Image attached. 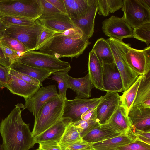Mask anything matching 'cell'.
Returning a JSON list of instances; mask_svg holds the SVG:
<instances>
[{"instance_id": "1", "label": "cell", "mask_w": 150, "mask_h": 150, "mask_svg": "<svg viewBox=\"0 0 150 150\" xmlns=\"http://www.w3.org/2000/svg\"><path fill=\"white\" fill-rule=\"evenodd\" d=\"M20 104H17L0 124V133L4 150H29L36 144L28 125L21 116Z\"/></svg>"}, {"instance_id": "25", "label": "cell", "mask_w": 150, "mask_h": 150, "mask_svg": "<svg viewBox=\"0 0 150 150\" xmlns=\"http://www.w3.org/2000/svg\"><path fill=\"white\" fill-rule=\"evenodd\" d=\"M67 14L71 19H78L88 10L90 0H63Z\"/></svg>"}, {"instance_id": "32", "label": "cell", "mask_w": 150, "mask_h": 150, "mask_svg": "<svg viewBox=\"0 0 150 150\" xmlns=\"http://www.w3.org/2000/svg\"><path fill=\"white\" fill-rule=\"evenodd\" d=\"M1 18L5 27L11 25L32 26L37 24L38 23V19L35 20L16 16H5Z\"/></svg>"}, {"instance_id": "37", "label": "cell", "mask_w": 150, "mask_h": 150, "mask_svg": "<svg viewBox=\"0 0 150 150\" xmlns=\"http://www.w3.org/2000/svg\"><path fill=\"white\" fill-rule=\"evenodd\" d=\"M62 150H93L91 144L83 140L59 145Z\"/></svg>"}, {"instance_id": "11", "label": "cell", "mask_w": 150, "mask_h": 150, "mask_svg": "<svg viewBox=\"0 0 150 150\" xmlns=\"http://www.w3.org/2000/svg\"><path fill=\"white\" fill-rule=\"evenodd\" d=\"M125 59L130 68L138 76L146 74L150 72V46L143 50L130 47Z\"/></svg>"}, {"instance_id": "8", "label": "cell", "mask_w": 150, "mask_h": 150, "mask_svg": "<svg viewBox=\"0 0 150 150\" xmlns=\"http://www.w3.org/2000/svg\"><path fill=\"white\" fill-rule=\"evenodd\" d=\"M42 27L43 26L38 20L37 24L34 25H11L6 26L0 34L17 39L25 46L29 51H34L35 50Z\"/></svg>"}, {"instance_id": "53", "label": "cell", "mask_w": 150, "mask_h": 150, "mask_svg": "<svg viewBox=\"0 0 150 150\" xmlns=\"http://www.w3.org/2000/svg\"><path fill=\"white\" fill-rule=\"evenodd\" d=\"M5 15L0 11V17H3Z\"/></svg>"}, {"instance_id": "27", "label": "cell", "mask_w": 150, "mask_h": 150, "mask_svg": "<svg viewBox=\"0 0 150 150\" xmlns=\"http://www.w3.org/2000/svg\"><path fill=\"white\" fill-rule=\"evenodd\" d=\"M122 134L103 127L100 125L86 134L82 139L83 141L91 144L103 141Z\"/></svg>"}, {"instance_id": "15", "label": "cell", "mask_w": 150, "mask_h": 150, "mask_svg": "<svg viewBox=\"0 0 150 150\" xmlns=\"http://www.w3.org/2000/svg\"><path fill=\"white\" fill-rule=\"evenodd\" d=\"M98 11L97 0H90L88 10L84 15L78 19H71L74 26L82 32L83 38L89 39L92 36Z\"/></svg>"}, {"instance_id": "31", "label": "cell", "mask_w": 150, "mask_h": 150, "mask_svg": "<svg viewBox=\"0 0 150 150\" xmlns=\"http://www.w3.org/2000/svg\"><path fill=\"white\" fill-rule=\"evenodd\" d=\"M82 140L78 129L70 122L67 125L58 144L60 145Z\"/></svg>"}, {"instance_id": "13", "label": "cell", "mask_w": 150, "mask_h": 150, "mask_svg": "<svg viewBox=\"0 0 150 150\" xmlns=\"http://www.w3.org/2000/svg\"><path fill=\"white\" fill-rule=\"evenodd\" d=\"M120 104V96L116 92L107 91L95 108L97 122L106 123Z\"/></svg>"}, {"instance_id": "52", "label": "cell", "mask_w": 150, "mask_h": 150, "mask_svg": "<svg viewBox=\"0 0 150 150\" xmlns=\"http://www.w3.org/2000/svg\"><path fill=\"white\" fill-rule=\"evenodd\" d=\"M0 150H4L2 144L0 145Z\"/></svg>"}, {"instance_id": "51", "label": "cell", "mask_w": 150, "mask_h": 150, "mask_svg": "<svg viewBox=\"0 0 150 150\" xmlns=\"http://www.w3.org/2000/svg\"><path fill=\"white\" fill-rule=\"evenodd\" d=\"M1 17H0V34L1 33L5 27L1 19Z\"/></svg>"}, {"instance_id": "38", "label": "cell", "mask_w": 150, "mask_h": 150, "mask_svg": "<svg viewBox=\"0 0 150 150\" xmlns=\"http://www.w3.org/2000/svg\"><path fill=\"white\" fill-rule=\"evenodd\" d=\"M37 0L41 11V16H48L62 13L47 0Z\"/></svg>"}, {"instance_id": "17", "label": "cell", "mask_w": 150, "mask_h": 150, "mask_svg": "<svg viewBox=\"0 0 150 150\" xmlns=\"http://www.w3.org/2000/svg\"><path fill=\"white\" fill-rule=\"evenodd\" d=\"M38 19L43 26L58 33L77 28L67 15L63 13L48 16H41Z\"/></svg>"}, {"instance_id": "47", "label": "cell", "mask_w": 150, "mask_h": 150, "mask_svg": "<svg viewBox=\"0 0 150 150\" xmlns=\"http://www.w3.org/2000/svg\"><path fill=\"white\" fill-rule=\"evenodd\" d=\"M109 13H112L122 7L123 0H108Z\"/></svg>"}, {"instance_id": "44", "label": "cell", "mask_w": 150, "mask_h": 150, "mask_svg": "<svg viewBox=\"0 0 150 150\" xmlns=\"http://www.w3.org/2000/svg\"><path fill=\"white\" fill-rule=\"evenodd\" d=\"M98 14L100 15L106 16L109 13L108 0H97Z\"/></svg>"}, {"instance_id": "19", "label": "cell", "mask_w": 150, "mask_h": 150, "mask_svg": "<svg viewBox=\"0 0 150 150\" xmlns=\"http://www.w3.org/2000/svg\"><path fill=\"white\" fill-rule=\"evenodd\" d=\"M102 127L112 131L126 133L131 127V125L126 111L120 105L108 121Z\"/></svg>"}, {"instance_id": "49", "label": "cell", "mask_w": 150, "mask_h": 150, "mask_svg": "<svg viewBox=\"0 0 150 150\" xmlns=\"http://www.w3.org/2000/svg\"><path fill=\"white\" fill-rule=\"evenodd\" d=\"M47 0L53 5L61 13L67 14L65 6L63 0Z\"/></svg>"}, {"instance_id": "18", "label": "cell", "mask_w": 150, "mask_h": 150, "mask_svg": "<svg viewBox=\"0 0 150 150\" xmlns=\"http://www.w3.org/2000/svg\"><path fill=\"white\" fill-rule=\"evenodd\" d=\"M41 87L27 82L9 73L6 88L13 94L25 99L31 96Z\"/></svg>"}, {"instance_id": "48", "label": "cell", "mask_w": 150, "mask_h": 150, "mask_svg": "<svg viewBox=\"0 0 150 150\" xmlns=\"http://www.w3.org/2000/svg\"><path fill=\"white\" fill-rule=\"evenodd\" d=\"M81 120L84 121L93 120L97 121L95 108L90 109L85 112L82 115Z\"/></svg>"}, {"instance_id": "43", "label": "cell", "mask_w": 150, "mask_h": 150, "mask_svg": "<svg viewBox=\"0 0 150 150\" xmlns=\"http://www.w3.org/2000/svg\"><path fill=\"white\" fill-rule=\"evenodd\" d=\"M39 148L43 150H62L58 143L54 141L40 142Z\"/></svg>"}, {"instance_id": "9", "label": "cell", "mask_w": 150, "mask_h": 150, "mask_svg": "<svg viewBox=\"0 0 150 150\" xmlns=\"http://www.w3.org/2000/svg\"><path fill=\"white\" fill-rule=\"evenodd\" d=\"M102 96L91 99L75 98L64 100L62 118H69L71 122H75L81 119L82 115L91 108H96Z\"/></svg>"}, {"instance_id": "28", "label": "cell", "mask_w": 150, "mask_h": 150, "mask_svg": "<svg viewBox=\"0 0 150 150\" xmlns=\"http://www.w3.org/2000/svg\"><path fill=\"white\" fill-rule=\"evenodd\" d=\"M133 141L126 133H122L117 136L91 144L94 150H114Z\"/></svg>"}, {"instance_id": "12", "label": "cell", "mask_w": 150, "mask_h": 150, "mask_svg": "<svg viewBox=\"0 0 150 150\" xmlns=\"http://www.w3.org/2000/svg\"><path fill=\"white\" fill-rule=\"evenodd\" d=\"M102 29L105 35L110 38L122 40L133 38V29L122 17L112 16L103 22Z\"/></svg>"}, {"instance_id": "39", "label": "cell", "mask_w": 150, "mask_h": 150, "mask_svg": "<svg viewBox=\"0 0 150 150\" xmlns=\"http://www.w3.org/2000/svg\"><path fill=\"white\" fill-rule=\"evenodd\" d=\"M114 150H150V145L140 141L135 140Z\"/></svg>"}, {"instance_id": "35", "label": "cell", "mask_w": 150, "mask_h": 150, "mask_svg": "<svg viewBox=\"0 0 150 150\" xmlns=\"http://www.w3.org/2000/svg\"><path fill=\"white\" fill-rule=\"evenodd\" d=\"M72 123L78 128L82 138L92 130L100 125L96 120H93L84 121L80 120L78 122Z\"/></svg>"}, {"instance_id": "45", "label": "cell", "mask_w": 150, "mask_h": 150, "mask_svg": "<svg viewBox=\"0 0 150 150\" xmlns=\"http://www.w3.org/2000/svg\"><path fill=\"white\" fill-rule=\"evenodd\" d=\"M8 76V68L0 65V88H6Z\"/></svg>"}, {"instance_id": "16", "label": "cell", "mask_w": 150, "mask_h": 150, "mask_svg": "<svg viewBox=\"0 0 150 150\" xmlns=\"http://www.w3.org/2000/svg\"><path fill=\"white\" fill-rule=\"evenodd\" d=\"M127 116L131 127L150 132V108L142 105H136L130 109Z\"/></svg>"}, {"instance_id": "7", "label": "cell", "mask_w": 150, "mask_h": 150, "mask_svg": "<svg viewBox=\"0 0 150 150\" xmlns=\"http://www.w3.org/2000/svg\"><path fill=\"white\" fill-rule=\"evenodd\" d=\"M122 17L132 28L150 22V0H123Z\"/></svg>"}, {"instance_id": "54", "label": "cell", "mask_w": 150, "mask_h": 150, "mask_svg": "<svg viewBox=\"0 0 150 150\" xmlns=\"http://www.w3.org/2000/svg\"><path fill=\"white\" fill-rule=\"evenodd\" d=\"M43 150L41 149H40L39 148H38L35 150Z\"/></svg>"}, {"instance_id": "2", "label": "cell", "mask_w": 150, "mask_h": 150, "mask_svg": "<svg viewBox=\"0 0 150 150\" xmlns=\"http://www.w3.org/2000/svg\"><path fill=\"white\" fill-rule=\"evenodd\" d=\"M90 44L89 39L83 37L74 39L60 34H55L37 50L59 59L62 57L77 58Z\"/></svg>"}, {"instance_id": "55", "label": "cell", "mask_w": 150, "mask_h": 150, "mask_svg": "<svg viewBox=\"0 0 150 150\" xmlns=\"http://www.w3.org/2000/svg\"></svg>"}, {"instance_id": "14", "label": "cell", "mask_w": 150, "mask_h": 150, "mask_svg": "<svg viewBox=\"0 0 150 150\" xmlns=\"http://www.w3.org/2000/svg\"><path fill=\"white\" fill-rule=\"evenodd\" d=\"M102 84L103 91L124 92L122 80L115 62L103 65Z\"/></svg>"}, {"instance_id": "40", "label": "cell", "mask_w": 150, "mask_h": 150, "mask_svg": "<svg viewBox=\"0 0 150 150\" xmlns=\"http://www.w3.org/2000/svg\"><path fill=\"white\" fill-rule=\"evenodd\" d=\"M9 74L27 82L35 85L42 86V84L39 80L26 74L17 71L11 68H8Z\"/></svg>"}, {"instance_id": "4", "label": "cell", "mask_w": 150, "mask_h": 150, "mask_svg": "<svg viewBox=\"0 0 150 150\" xmlns=\"http://www.w3.org/2000/svg\"><path fill=\"white\" fill-rule=\"evenodd\" d=\"M111 49L115 62L121 75L124 87L127 90L134 82L139 76L129 67L125 55L131 45L122 40L112 38L107 40Z\"/></svg>"}, {"instance_id": "23", "label": "cell", "mask_w": 150, "mask_h": 150, "mask_svg": "<svg viewBox=\"0 0 150 150\" xmlns=\"http://www.w3.org/2000/svg\"><path fill=\"white\" fill-rule=\"evenodd\" d=\"M9 67L37 79L41 83L51 76L53 73L44 69L24 64L20 62L18 60L13 62Z\"/></svg>"}, {"instance_id": "10", "label": "cell", "mask_w": 150, "mask_h": 150, "mask_svg": "<svg viewBox=\"0 0 150 150\" xmlns=\"http://www.w3.org/2000/svg\"><path fill=\"white\" fill-rule=\"evenodd\" d=\"M59 96L55 85L41 86L31 96L24 99L25 103L23 105L21 104V108L28 109L35 118L46 102Z\"/></svg>"}, {"instance_id": "30", "label": "cell", "mask_w": 150, "mask_h": 150, "mask_svg": "<svg viewBox=\"0 0 150 150\" xmlns=\"http://www.w3.org/2000/svg\"><path fill=\"white\" fill-rule=\"evenodd\" d=\"M69 71L64 70L56 71L53 72L51 75V78L58 83L59 96L64 100L67 98L66 91L67 89L69 88L68 82Z\"/></svg>"}, {"instance_id": "46", "label": "cell", "mask_w": 150, "mask_h": 150, "mask_svg": "<svg viewBox=\"0 0 150 150\" xmlns=\"http://www.w3.org/2000/svg\"><path fill=\"white\" fill-rule=\"evenodd\" d=\"M60 34L66 36L73 39H79L83 37L81 31L77 28L68 29Z\"/></svg>"}, {"instance_id": "34", "label": "cell", "mask_w": 150, "mask_h": 150, "mask_svg": "<svg viewBox=\"0 0 150 150\" xmlns=\"http://www.w3.org/2000/svg\"><path fill=\"white\" fill-rule=\"evenodd\" d=\"M133 38L145 43H150V22L144 23L133 29Z\"/></svg>"}, {"instance_id": "50", "label": "cell", "mask_w": 150, "mask_h": 150, "mask_svg": "<svg viewBox=\"0 0 150 150\" xmlns=\"http://www.w3.org/2000/svg\"><path fill=\"white\" fill-rule=\"evenodd\" d=\"M11 65L0 46V65L9 68Z\"/></svg>"}, {"instance_id": "20", "label": "cell", "mask_w": 150, "mask_h": 150, "mask_svg": "<svg viewBox=\"0 0 150 150\" xmlns=\"http://www.w3.org/2000/svg\"><path fill=\"white\" fill-rule=\"evenodd\" d=\"M68 82L69 88L76 93L75 98L88 99L91 96V91L94 87L88 73L84 77L80 78L69 76Z\"/></svg>"}, {"instance_id": "21", "label": "cell", "mask_w": 150, "mask_h": 150, "mask_svg": "<svg viewBox=\"0 0 150 150\" xmlns=\"http://www.w3.org/2000/svg\"><path fill=\"white\" fill-rule=\"evenodd\" d=\"M71 122L69 118H62L41 134L35 137L36 143L47 141L59 143L67 125Z\"/></svg>"}, {"instance_id": "36", "label": "cell", "mask_w": 150, "mask_h": 150, "mask_svg": "<svg viewBox=\"0 0 150 150\" xmlns=\"http://www.w3.org/2000/svg\"><path fill=\"white\" fill-rule=\"evenodd\" d=\"M126 133L133 141L138 140L150 145V132L138 130L130 127Z\"/></svg>"}, {"instance_id": "22", "label": "cell", "mask_w": 150, "mask_h": 150, "mask_svg": "<svg viewBox=\"0 0 150 150\" xmlns=\"http://www.w3.org/2000/svg\"><path fill=\"white\" fill-rule=\"evenodd\" d=\"M88 71L90 79L94 87L103 91L102 84L103 65L95 53L92 51L89 53Z\"/></svg>"}, {"instance_id": "29", "label": "cell", "mask_w": 150, "mask_h": 150, "mask_svg": "<svg viewBox=\"0 0 150 150\" xmlns=\"http://www.w3.org/2000/svg\"><path fill=\"white\" fill-rule=\"evenodd\" d=\"M142 76H139L134 82L120 96V104L127 115L135 99Z\"/></svg>"}, {"instance_id": "24", "label": "cell", "mask_w": 150, "mask_h": 150, "mask_svg": "<svg viewBox=\"0 0 150 150\" xmlns=\"http://www.w3.org/2000/svg\"><path fill=\"white\" fill-rule=\"evenodd\" d=\"M139 105L150 108V72L142 76L132 107Z\"/></svg>"}, {"instance_id": "3", "label": "cell", "mask_w": 150, "mask_h": 150, "mask_svg": "<svg viewBox=\"0 0 150 150\" xmlns=\"http://www.w3.org/2000/svg\"><path fill=\"white\" fill-rule=\"evenodd\" d=\"M64 100L59 96L51 99L45 104L35 119L32 132L34 137L62 118Z\"/></svg>"}, {"instance_id": "33", "label": "cell", "mask_w": 150, "mask_h": 150, "mask_svg": "<svg viewBox=\"0 0 150 150\" xmlns=\"http://www.w3.org/2000/svg\"><path fill=\"white\" fill-rule=\"evenodd\" d=\"M0 41L4 45L17 52L23 54L29 50L23 44L17 39L4 34H0Z\"/></svg>"}, {"instance_id": "42", "label": "cell", "mask_w": 150, "mask_h": 150, "mask_svg": "<svg viewBox=\"0 0 150 150\" xmlns=\"http://www.w3.org/2000/svg\"><path fill=\"white\" fill-rule=\"evenodd\" d=\"M0 46L11 64L15 61L18 60L19 57L17 54V52L7 47L0 41Z\"/></svg>"}, {"instance_id": "6", "label": "cell", "mask_w": 150, "mask_h": 150, "mask_svg": "<svg viewBox=\"0 0 150 150\" xmlns=\"http://www.w3.org/2000/svg\"><path fill=\"white\" fill-rule=\"evenodd\" d=\"M0 11L5 16L35 20L41 16L37 0H0Z\"/></svg>"}, {"instance_id": "26", "label": "cell", "mask_w": 150, "mask_h": 150, "mask_svg": "<svg viewBox=\"0 0 150 150\" xmlns=\"http://www.w3.org/2000/svg\"><path fill=\"white\" fill-rule=\"evenodd\" d=\"M91 51L95 53L102 65L115 62L109 44L107 40L103 38L97 40Z\"/></svg>"}, {"instance_id": "41", "label": "cell", "mask_w": 150, "mask_h": 150, "mask_svg": "<svg viewBox=\"0 0 150 150\" xmlns=\"http://www.w3.org/2000/svg\"><path fill=\"white\" fill-rule=\"evenodd\" d=\"M57 33H58L43 26L39 37L35 50H37L46 41Z\"/></svg>"}, {"instance_id": "5", "label": "cell", "mask_w": 150, "mask_h": 150, "mask_svg": "<svg viewBox=\"0 0 150 150\" xmlns=\"http://www.w3.org/2000/svg\"><path fill=\"white\" fill-rule=\"evenodd\" d=\"M18 60L24 64L52 73L64 70L70 71L71 68L69 63L62 61L53 55L39 51H28L20 57Z\"/></svg>"}]
</instances>
